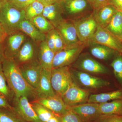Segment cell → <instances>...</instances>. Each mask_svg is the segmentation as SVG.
<instances>
[{"label":"cell","mask_w":122,"mask_h":122,"mask_svg":"<svg viewBox=\"0 0 122 122\" xmlns=\"http://www.w3.org/2000/svg\"><path fill=\"white\" fill-rule=\"evenodd\" d=\"M2 65L7 83L14 97L25 96L31 100L30 102L38 98L35 90L24 78L19 65L14 59L5 58Z\"/></svg>","instance_id":"cell-1"},{"label":"cell","mask_w":122,"mask_h":122,"mask_svg":"<svg viewBox=\"0 0 122 122\" xmlns=\"http://www.w3.org/2000/svg\"><path fill=\"white\" fill-rule=\"evenodd\" d=\"M25 17V10L6 1L0 10V24L7 35L19 31L20 24Z\"/></svg>","instance_id":"cell-2"},{"label":"cell","mask_w":122,"mask_h":122,"mask_svg":"<svg viewBox=\"0 0 122 122\" xmlns=\"http://www.w3.org/2000/svg\"><path fill=\"white\" fill-rule=\"evenodd\" d=\"M89 44L79 43L66 47L55 53L53 63V69L69 66L78 58L82 51Z\"/></svg>","instance_id":"cell-3"},{"label":"cell","mask_w":122,"mask_h":122,"mask_svg":"<svg viewBox=\"0 0 122 122\" xmlns=\"http://www.w3.org/2000/svg\"><path fill=\"white\" fill-rule=\"evenodd\" d=\"M51 73L53 90L56 95L61 97L74 82L69 66L53 69Z\"/></svg>","instance_id":"cell-4"},{"label":"cell","mask_w":122,"mask_h":122,"mask_svg":"<svg viewBox=\"0 0 122 122\" xmlns=\"http://www.w3.org/2000/svg\"><path fill=\"white\" fill-rule=\"evenodd\" d=\"M90 43L107 46L122 56V39L114 35L106 28L98 25L96 32Z\"/></svg>","instance_id":"cell-5"},{"label":"cell","mask_w":122,"mask_h":122,"mask_svg":"<svg viewBox=\"0 0 122 122\" xmlns=\"http://www.w3.org/2000/svg\"><path fill=\"white\" fill-rule=\"evenodd\" d=\"M70 70L74 81L81 87L98 89L110 85L108 81L86 72L75 69Z\"/></svg>","instance_id":"cell-6"},{"label":"cell","mask_w":122,"mask_h":122,"mask_svg":"<svg viewBox=\"0 0 122 122\" xmlns=\"http://www.w3.org/2000/svg\"><path fill=\"white\" fill-rule=\"evenodd\" d=\"M73 21L79 41L89 44L98 25L92 14Z\"/></svg>","instance_id":"cell-7"},{"label":"cell","mask_w":122,"mask_h":122,"mask_svg":"<svg viewBox=\"0 0 122 122\" xmlns=\"http://www.w3.org/2000/svg\"><path fill=\"white\" fill-rule=\"evenodd\" d=\"M28 37L21 31L7 35L2 42L5 57L14 59Z\"/></svg>","instance_id":"cell-8"},{"label":"cell","mask_w":122,"mask_h":122,"mask_svg":"<svg viewBox=\"0 0 122 122\" xmlns=\"http://www.w3.org/2000/svg\"><path fill=\"white\" fill-rule=\"evenodd\" d=\"M90 95L89 90L80 87L74 81L61 98L67 106L71 107L87 102Z\"/></svg>","instance_id":"cell-9"},{"label":"cell","mask_w":122,"mask_h":122,"mask_svg":"<svg viewBox=\"0 0 122 122\" xmlns=\"http://www.w3.org/2000/svg\"><path fill=\"white\" fill-rule=\"evenodd\" d=\"M14 110L26 122H42L39 119L28 99L25 96L14 98Z\"/></svg>","instance_id":"cell-10"},{"label":"cell","mask_w":122,"mask_h":122,"mask_svg":"<svg viewBox=\"0 0 122 122\" xmlns=\"http://www.w3.org/2000/svg\"><path fill=\"white\" fill-rule=\"evenodd\" d=\"M55 29L63 39L66 47L81 43L78 39L73 21L63 19Z\"/></svg>","instance_id":"cell-11"},{"label":"cell","mask_w":122,"mask_h":122,"mask_svg":"<svg viewBox=\"0 0 122 122\" xmlns=\"http://www.w3.org/2000/svg\"><path fill=\"white\" fill-rule=\"evenodd\" d=\"M19 66L24 78L35 90L43 69L38 58Z\"/></svg>","instance_id":"cell-12"},{"label":"cell","mask_w":122,"mask_h":122,"mask_svg":"<svg viewBox=\"0 0 122 122\" xmlns=\"http://www.w3.org/2000/svg\"><path fill=\"white\" fill-rule=\"evenodd\" d=\"M99 103H85L76 106L69 107L83 122H94L102 115Z\"/></svg>","instance_id":"cell-13"},{"label":"cell","mask_w":122,"mask_h":122,"mask_svg":"<svg viewBox=\"0 0 122 122\" xmlns=\"http://www.w3.org/2000/svg\"><path fill=\"white\" fill-rule=\"evenodd\" d=\"M38 45L28 37L14 60L19 65L37 58Z\"/></svg>","instance_id":"cell-14"},{"label":"cell","mask_w":122,"mask_h":122,"mask_svg":"<svg viewBox=\"0 0 122 122\" xmlns=\"http://www.w3.org/2000/svg\"><path fill=\"white\" fill-rule=\"evenodd\" d=\"M32 102L41 104L59 117L69 110V107L65 104L61 97L57 95L39 98Z\"/></svg>","instance_id":"cell-15"},{"label":"cell","mask_w":122,"mask_h":122,"mask_svg":"<svg viewBox=\"0 0 122 122\" xmlns=\"http://www.w3.org/2000/svg\"><path fill=\"white\" fill-rule=\"evenodd\" d=\"M81 71L94 74H103L108 73L107 68L93 58L83 57L78 60L75 65Z\"/></svg>","instance_id":"cell-16"},{"label":"cell","mask_w":122,"mask_h":122,"mask_svg":"<svg viewBox=\"0 0 122 122\" xmlns=\"http://www.w3.org/2000/svg\"><path fill=\"white\" fill-rule=\"evenodd\" d=\"M51 72L42 69L38 84L35 89L38 98L56 95L51 85Z\"/></svg>","instance_id":"cell-17"},{"label":"cell","mask_w":122,"mask_h":122,"mask_svg":"<svg viewBox=\"0 0 122 122\" xmlns=\"http://www.w3.org/2000/svg\"><path fill=\"white\" fill-rule=\"evenodd\" d=\"M55 53L49 48L46 40L38 45L37 58L44 69L51 71Z\"/></svg>","instance_id":"cell-18"},{"label":"cell","mask_w":122,"mask_h":122,"mask_svg":"<svg viewBox=\"0 0 122 122\" xmlns=\"http://www.w3.org/2000/svg\"><path fill=\"white\" fill-rule=\"evenodd\" d=\"M117 11L113 5L109 4L94 10L92 15L98 25L106 28Z\"/></svg>","instance_id":"cell-19"},{"label":"cell","mask_w":122,"mask_h":122,"mask_svg":"<svg viewBox=\"0 0 122 122\" xmlns=\"http://www.w3.org/2000/svg\"><path fill=\"white\" fill-rule=\"evenodd\" d=\"M62 2L48 5L45 6L42 15L49 21L54 28L63 18L64 11Z\"/></svg>","instance_id":"cell-20"},{"label":"cell","mask_w":122,"mask_h":122,"mask_svg":"<svg viewBox=\"0 0 122 122\" xmlns=\"http://www.w3.org/2000/svg\"><path fill=\"white\" fill-rule=\"evenodd\" d=\"M19 29L38 45L46 40V34L41 32L30 20L26 18L21 22Z\"/></svg>","instance_id":"cell-21"},{"label":"cell","mask_w":122,"mask_h":122,"mask_svg":"<svg viewBox=\"0 0 122 122\" xmlns=\"http://www.w3.org/2000/svg\"><path fill=\"white\" fill-rule=\"evenodd\" d=\"M117 99H122V88L107 93L90 95L87 102L99 104Z\"/></svg>","instance_id":"cell-22"},{"label":"cell","mask_w":122,"mask_h":122,"mask_svg":"<svg viewBox=\"0 0 122 122\" xmlns=\"http://www.w3.org/2000/svg\"><path fill=\"white\" fill-rule=\"evenodd\" d=\"M100 111L102 115H122V99L99 103Z\"/></svg>","instance_id":"cell-23"},{"label":"cell","mask_w":122,"mask_h":122,"mask_svg":"<svg viewBox=\"0 0 122 122\" xmlns=\"http://www.w3.org/2000/svg\"><path fill=\"white\" fill-rule=\"evenodd\" d=\"M62 2L64 10L71 15H75L82 12L90 5L87 0H73Z\"/></svg>","instance_id":"cell-24"},{"label":"cell","mask_w":122,"mask_h":122,"mask_svg":"<svg viewBox=\"0 0 122 122\" xmlns=\"http://www.w3.org/2000/svg\"><path fill=\"white\" fill-rule=\"evenodd\" d=\"M111 32L122 39V12L117 11L106 27Z\"/></svg>","instance_id":"cell-25"},{"label":"cell","mask_w":122,"mask_h":122,"mask_svg":"<svg viewBox=\"0 0 122 122\" xmlns=\"http://www.w3.org/2000/svg\"><path fill=\"white\" fill-rule=\"evenodd\" d=\"M95 44L96 45H94L91 48L90 51L91 54L97 59L102 60H107L115 51L105 46Z\"/></svg>","instance_id":"cell-26"},{"label":"cell","mask_w":122,"mask_h":122,"mask_svg":"<svg viewBox=\"0 0 122 122\" xmlns=\"http://www.w3.org/2000/svg\"><path fill=\"white\" fill-rule=\"evenodd\" d=\"M0 122H26L14 109L0 108Z\"/></svg>","instance_id":"cell-27"},{"label":"cell","mask_w":122,"mask_h":122,"mask_svg":"<svg viewBox=\"0 0 122 122\" xmlns=\"http://www.w3.org/2000/svg\"><path fill=\"white\" fill-rule=\"evenodd\" d=\"M30 20L41 32L45 34L55 28L52 24L42 14Z\"/></svg>","instance_id":"cell-28"},{"label":"cell","mask_w":122,"mask_h":122,"mask_svg":"<svg viewBox=\"0 0 122 122\" xmlns=\"http://www.w3.org/2000/svg\"><path fill=\"white\" fill-rule=\"evenodd\" d=\"M38 117L42 122H46L54 116L56 115L51 111L41 104L35 102H30Z\"/></svg>","instance_id":"cell-29"},{"label":"cell","mask_w":122,"mask_h":122,"mask_svg":"<svg viewBox=\"0 0 122 122\" xmlns=\"http://www.w3.org/2000/svg\"><path fill=\"white\" fill-rule=\"evenodd\" d=\"M45 5L38 0H36L25 9V17L30 20L42 15Z\"/></svg>","instance_id":"cell-30"},{"label":"cell","mask_w":122,"mask_h":122,"mask_svg":"<svg viewBox=\"0 0 122 122\" xmlns=\"http://www.w3.org/2000/svg\"><path fill=\"white\" fill-rule=\"evenodd\" d=\"M0 92L7 98L10 102H12L14 94L7 83L2 69V64H0Z\"/></svg>","instance_id":"cell-31"},{"label":"cell","mask_w":122,"mask_h":122,"mask_svg":"<svg viewBox=\"0 0 122 122\" xmlns=\"http://www.w3.org/2000/svg\"><path fill=\"white\" fill-rule=\"evenodd\" d=\"M114 74L122 88V56L118 55L115 57L111 63Z\"/></svg>","instance_id":"cell-32"},{"label":"cell","mask_w":122,"mask_h":122,"mask_svg":"<svg viewBox=\"0 0 122 122\" xmlns=\"http://www.w3.org/2000/svg\"><path fill=\"white\" fill-rule=\"evenodd\" d=\"M60 122H83L74 112L69 109L65 114L59 116Z\"/></svg>","instance_id":"cell-33"},{"label":"cell","mask_w":122,"mask_h":122,"mask_svg":"<svg viewBox=\"0 0 122 122\" xmlns=\"http://www.w3.org/2000/svg\"><path fill=\"white\" fill-rule=\"evenodd\" d=\"M94 122H122V115H102Z\"/></svg>","instance_id":"cell-34"},{"label":"cell","mask_w":122,"mask_h":122,"mask_svg":"<svg viewBox=\"0 0 122 122\" xmlns=\"http://www.w3.org/2000/svg\"><path fill=\"white\" fill-rule=\"evenodd\" d=\"M56 30L55 29L48 32L46 34V41L49 48L55 53V39Z\"/></svg>","instance_id":"cell-35"},{"label":"cell","mask_w":122,"mask_h":122,"mask_svg":"<svg viewBox=\"0 0 122 122\" xmlns=\"http://www.w3.org/2000/svg\"><path fill=\"white\" fill-rule=\"evenodd\" d=\"M66 47V46L63 39L56 30L55 39V53L61 51Z\"/></svg>","instance_id":"cell-36"},{"label":"cell","mask_w":122,"mask_h":122,"mask_svg":"<svg viewBox=\"0 0 122 122\" xmlns=\"http://www.w3.org/2000/svg\"><path fill=\"white\" fill-rule=\"evenodd\" d=\"M87 1L93 10L98 9L100 7L109 4V0H87Z\"/></svg>","instance_id":"cell-37"},{"label":"cell","mask_w":122,"mask_h":122,"mask_svg":"<svg viewBox=\"0 0 122 122\" xmlns=\"http://www.w3.org/2000/svg\"><path fill=\"white\" fill-rule=\"evenodd\" d=\"M36 0H13L11 2L15 6L25 10Z\"/></svg>","instance_id":"cell-38"},{"label":"cell","mask_w":122,"mask_h":122,"mask_svg":"<svg viewBox=\"0 0 122 122\" xmlns=\"http://www.w3.org/2000/svg\"><path fill=\"white\" fill-rule=\"evenodd\" d=\"M0 108L13 109L12 105L7 98L0 92Z\"/></svg>","instance_id":"cell-39"},{"label":"cell","mask_w":122,"mask_h":122,"mask_svg":"<svg viewBox=\"0 0 122 122\" xmlns=\"http://www.w3.org/2000/svg\"><path fill=\"white\" fill-rule=\"evenodd\" d=\"M109 4L112 5L118 11L122 12V0H109Z\"/></svg>","instance_id":"cell-40"},{"label":"cell","mask_w":122,"mask_h":122,"mask_svg":"<svg viewBox=\"0 0 122 122\" xmlns=\"http://www.w3.org/2000/svg\"><path fill=\"white\" fill-rule=\"evenodd\" d=\"M45 6L56 3L62 2L63 0H38Z\"/></svg>","instance_id":"cell-41"},{"label":"cell","mask_w":122,"mask_h":122,"mask_svg":"<svg viewBox=\"0 0 122 122\" xmlns=\"http://www.w3.org/2000/svg\"><path fill=\"white\" fill-rule=\"evenodd\" d=\"M7 36V33L0 24V42L2 43Z\"/></svg>","instance_id":"cell-42"},{"label":"cell","mask_w":122,"mask_h":122,"mask_svg":"<svg viewBox=\"0 0 122 122\" xmlns=\"http://www.w3.org/2000/svg\"><path fill=\"white\" fill-rule=\"evenodd\" d=\"M5 59L2 43L0 42V64H2Z\"/></svg>","instance_id":"cell-43"},{"label":"cell","mask_w":122,"mask_h":122,"mask_svg":"<svg viewBox=\"0 0 122 122\" xmlns=\"http://www.w3.org/2000/svg\"><path fill=\"white\" fill-rule=\"evenodd\" d=\"M46 122H60L59 117L57 115L54 116Z\"/></svg>","instance_id":"cell-44"},{"label":"cell","mask_w":122,"mask_h":122,"mask_svg":"<svg viewBox=\"0 0 122 122\" xmlns=\"http://www.w3.org/2000/svg\"><path fill=\"white\" fill-rule=\"evenodd\" d=\"M6 1H5L4 0H0V10L1 9V7H2L3 5Z\"/></svg>","instance_id":"cell-45"},{"label":"cell","mask_w":122,"mask_h":122,"mask_svg":"<svg viewBox=\"0 0 122 122\" xmlns=\"http://www.w3.org/2000/svg\"><path fill=\"white\" fill-rule=\"evenodd\" d=\"M73 0H63L62 2H68V1H70Z\"/></svg>","instance_id":"cell-46"},{"label":"cell","mask_w":122,"mask_h":122,"mask_svg":"<svg viewBox=\"0 0 122 122\" xmlns=\"http://www.w3.org/2000/svg\"><path fill=\"white\" fill-rule=\"evenodd\" d=\"M4 0L5 1H9V2H11L13 0Z\"/></svg>","instance_id":"cell-47"}]
</instances>
